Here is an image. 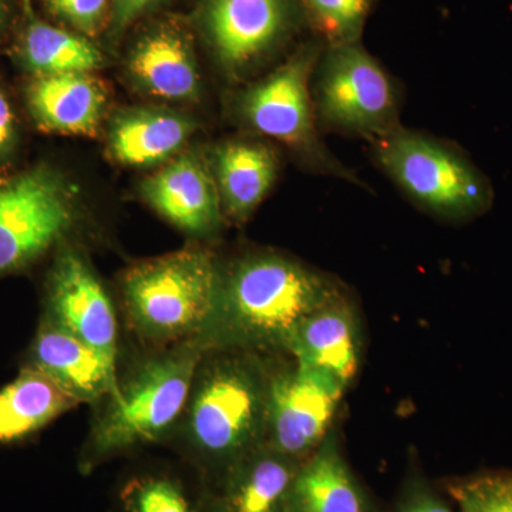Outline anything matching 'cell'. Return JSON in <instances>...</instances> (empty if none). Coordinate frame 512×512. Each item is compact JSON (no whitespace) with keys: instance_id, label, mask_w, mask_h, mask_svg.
Returning <instances> with one entry per match:
<instances>
[{"instance_id":"obj_25","label":"cell","mask_w":512,"mask_h":512,"mask_svg":"<svg viewBox=\"0 0 512 512\" xmlns=\"http://www.w3.org/2000/svg\"><path fill=\"white\" fill-rule=\"evenodd\" d=\"M458 512H512V471H484L447 481Z\"/></svg>"},{"instance_id":"obj_9","label":"cell","mask_w":512,"mask_h":512,"mask_svg":"<svg viewBox=\"0 0 512 512\" xmlns=\"http://www.w3.org/2000/svg\"><path fill=\"white\" fill-rule=\"evenodd\" d=\"M296 0H202V32L232 82L254 74L288 39Z\"/></svg>"},{"instance_id":"obj_28","label":"cell","mask_w":512,"mask_h":512,"mask_svg":"<svg viewBox=\"0 0 512 512\" xmlns=\"http://www.w3.org/2000/svg\"><path fill=\"white\" fill-rule=\"evenodd\" d=\"M20 144V126L15 106L0 84V171L15 161Z\"/></svg>"},{"instance_id":"obj_12","label":"cell","mask_w":512,"mask_h":512,"mask_svg":"<svg viewBox=\"0 0 512 512\" xmlns=\"http://www.w3.org/2000/svg\"><path fill=\"white\" fill-rule=\"evenodd\" d=\"M141 195L158 215L198 239L220 234L225 217L210 161L184 153L141 184Z\"/></svg>"},{"instance_id":"obj_7","label":"cell","mask_w":512,"mask_h":512,"mask_svg":"<svg viewBox=\"0 0 512 512\" xmlns=\"http://www.w3.org/2000/svg\"><path fill=\"white\" fill-rule=\"evenodd\" d=\"M311 92L322 131L372 144L400 126L397 84L360 42L323 47Z\"/></svg>"},{"instance_id":"obj_23","label":"cell","mask_w":512,"mask_h":512,"mask_svg":"<svg viewBox=\"0 0 512 512\" xmlns=\"http://www.w3.org/2000/svg\"><path fill=\"white\" fill-rule=\"evenodd\" d=\"M121 512H207L204 497L194 500L180 480L168 474H141L120 491Z\"/></svg>"},{"instance_id":"obj_14","label":"cell","mask_w":512,"mask_h":512,"mask_svg":"<svg viewBox=\"0 0 512 512\" xmlns=\"http://www.w3.org/2000/svg\"><path fill=\"white\" fill-rule=\"evenodd\" d=\"M22 365L45 373L80 404H100L119 387L116 363L43 318Z\"/></svg>"},{"instance_id":"obj_18","label":"cell","mask_w":512,"mask_h":512,"mask_svg":"<svg viewBox=\"0 0 512 512\" xmlns=\"http://www.w3.org/2000/svg\"><path fill=\"white\" fill-rule=\"evenodd\" d=\"M212 174L220 192L225 221L245 224L278 180L279 156L264 141L227 140L212 148Z\"/></svg>"},{"instance_id":"obj_8","label":"cell","mask_w":512,"mask_h":512,"mask_svg":"<svg viewBox=\"0 0 512 512\" xmlns=\"http://www.w3.org/2000/svg\"><path fill=\"white\" fill-rule=\"evenodd\" d=\"M77 215L76 191L50 164L0 181V279L23 274L66 244Z\"/></svg>"},{"instance_id":"obj_2","label":"cell","mask_w":512,"mask_h":512,"mask_svg":"<svg viewBox=\"0 0 512 512\" xmlns=\"http://www.w3.org/2000/svg\"><path fill=\"white\" fill-rule=\"evenodd\" d=\"M274 363L261 353L207 349L198 362L177 434L211 480L264 446Z\"/></svg>"},{"instance_id":"obj_10","label":"cell","mask_w":512,"mask_h":512,"mask_svg":"<svg viewBox=\"0 0 512 512\" xmlns=\"http://www.w3.org/2000/svg\"><path fill=\"white\" fill-rule=\"evenodd\" d=\"M346 390L295 362L274 366L269 382L265 444L305 461L333 429Z\"/></svg>"},{"instance_id":"obj_3","label":"cell","mask_w":512,"mask_h":512,"mask_svg":"<svg viewBox=\"0 0 512 512\" xmlns=\"http://www.w3.org/2000/svg\"><path fill=\"white\" fill-rule=\"evenodd\" d=\"M205 350L201 340L157 349L124 382L119 379L117 392L100 403L80 470L92 473L110 458L174 434Z\"/></svg>"},{"instance_id":"obj_30","label":"cell","mask_w":512,"mask_h":512,"mask_svg":"<svg viewBox=\"0 0 512 512\" xmlns=\"http://www.w3.org/2000/svg\"><path fill=\"white\" fill-rule=\"evenodd\" d=\"M23 0H0V47H10L22 19Z\"/></svg>"},{"instance_id":"obj_17","label":"cell","mask_w":512,"mask_h":512,"mask_svg":"<svg viewBox=\"0 0 512 512\" xmlns=\"http://www.w3.org/2000/svg\"><path fill=\"white\" fill-rule=\"evenodd\" d=\"M25 104L42 131L63 136H93L109 104V90L94 73L29 77Z\"/></svg>"},{"instance_id":"obj_11","label":"cell","mask_w":512,"mask_h":512,"mask_svg":"<svg viewBox=\"0 0 512 512\" xmlns=\"http://www.w3.org/2000/svg\"><path fill=\"white\" fill-rule=\"evenodd\" d=\"M42 318L72 333L117 365L116 308L89 259L72 245L57 249L47 272Z\"/></svg>"},{"instance_id":"obj_13","label":"cell","mask_w":512,"mask_h":512,"mask_svg":"<svg viewBox=\"0 0 512 512\" xmlns=\"http://www.w3.org/2000/svg\"><path fill=\"white\" fill-rule=\"evenodd\" d=\"M362 319L345 292L299 323L285 355L296 365L329 377L348 390L363 360Z\"/></svg>"},{"instance_id":"obj_19","label":"cell","mask_w":512,"mask_h":512,"mask_svg":"<svg viewBox=\"0 0 512 512\" xmlns=\"http://www.w3.org/2000/svg\"><path fill=\"white\" fill-rule=\"evenodd\" d=\"M9 53L29 77L94 73L104 64L103 53L89 37L40 18L32 0H23L22 19Z\"/></svg>"},{"instance_id":"obj_20","label":"cell","mask_w":512,"mask_h":512,"mask_svg":"<svg viewBox=\"0 0 512 512\" xmlns=\"http://www.w3.org/2000/svg\"><path fill=\"white\" fill-rule=\"evenodd\" d=\"M285 512H373L369 495L343 456L335 429L302 461Z\"/></svg>"},{"instance_id":"obj_5","label":"cell","mask_w":512,"mask_h":512,"mask_svg":"<svg viewBox=\"0 0 512 512\" xmlns=\"http://www.w3.org/2000/svg\"><path fill=\"white\" fill-rule=\"evenodd\" d=\"M370 146L377 167L414 205L433 217L466 222L493 205L490 180L461 148L448 141L400 124Z\"/></svg>"},{"instance_id":"obj_27","label":"cell","mask_w":512,"mask_h":512,"mask_svg":"<svg viewBox=\"0 0 512 512\" xmlns=\"http://www.w3.org/2000/svg\"><path fill=\"white\" fill-rule=\"evenodd\" d=\"M393 512H458L450 501L421 476L404 483Z\"/></svg>"},{"instance_id":"obj_15","label":"cell","mask_w":512,"mask_h":512,"mask_svg":"<svg viewBox=\"0 0 512 512\" xmlns=\"http://www.w3.org/2000/svg\"><path fill=\"white\" fill-rule=\"evenodd\" d=\"M127 73L138 89L158 99L200 97V69L191 35L177 20H160L137 37L128 52Z\"/></svg>"},{"instance_id":"obj_29","label":"cell","mask_w":512,"mask_h":512,"mask_svg":"<svg viewBox=\"0 0 512 512\" xmlns=\"http://www.w3.org/2000/svg\"><path fill=\"white\" fill-rule=\"evenodd\" d=\"M158 2L161 0H113L109 28H107L110 36H120L147 10L154 8Z\"/></svg>"},{"instance_id":"obj_4","label":"cell","mask_w":512,"mask_h":512,"mask_svg":"<svg viewBox=\"0 0 512 512\" xmlns=\"http://www.w3.org/2000/svg\"><path fill=\"white\" fill-rule=\"evenodd\" d=\"M220 268L215 252L202 245L131 265L120 279L127 325L154 350L201 340L217 301Z\"/></svg>"},{"instance_id":"obj_26","label":"cell","mask_w":512,"mask_h":512,"mask_svg":"<svg viewBox=\"0 0 512 512\" xmlns=\"http://www.w3.org/2000/svg\"><path fill=\"white\" fill-rule=\"evenodd\" d=\"M40 3L60 26L89 39L109 28L113 0H40Z\"/></svg>"},{"instance_id":"obj_22","label":"cell","mask_w":512,"mask_h":512,"mask_svg":"<svg viewBox=\"0 0 512 512\" xmlns=\"http://www.w3.org/2000/svg\"><path fill=\"white\" fill-rule=\"evenodd\" d=\"M77 406L45 373L22 365L15 379L0 389V446L28 443Z\"/></svg>"},{"instance_id":"obj_6","label":"cell","mask_w":512,"mask_h":512,"mask_svg":"<svg viewBox=\"0 0 512 512\" xmlns=\"http://www.w3.org/2000/svg\"><path fill=\"white\" fill-rule=\"evenodd\" d=\"M323 47L320 42L306 43L271 73L249 84L235 99V113L249 130L288 148L306 170L367 188L330 151L316 120L311 82Z\"/></svg>"},{"instance_id":"obj_21","label":"cell","mask_w":512,"mask_h":512,"mask_svg":"<svg viewBox=\"0 0 512 512\" xmlns=\"http://www.w3.org/2000/svg\"><path fill=\"white\" fill-rule=\"evenodd\" d=\"M191 117L157 107L120 111L107 130V150L116 163L126 167H151L180 153L194 133Z\"/></svg>"},{"instance_id":"obj_24","label":"cell","mask_w":512,"mask_h":512,"mask_svg":"<svg viewBox=\"0 0 512 512\" xmlns=\"http://www.w3.org/2000/svg\"><path fill=\"white\" fill-rule=\"evenodd\" d=\"M325 46L360 42L373 0H296Z\"/></svg>"},{"instance_id":"obj_1","label":"cell","mask_w":512,"mask_h":512,"mask_svg":"<svg viewBox=\"0 0 512 512\" xmlns=\"http://www.w3.org/2000/svg\"><path fill=\"white\" fill-rule=\"evenodd\" d=\"M333 276L276 251L221 262L217 301L201 343L207 349L285 353L306 316L338 298Z\"/></svg>"},{"instance_id":"obj_16","label":"cell","mask_w":512,"mask_h":512,"mask_svg":"<svg viewBox=\"0 0 512 512\" xmlns=\"http://www.w3.org/2000/svg\"><path fill=\"white\" fill-rule=\"evenodd\" d=\"M301 461L271 447L256 448L211 480L204 494L207 512H285Z\"/></svg>"}]
</instances>
